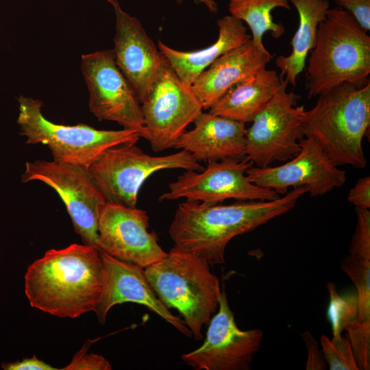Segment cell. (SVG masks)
Returning <instances> with one entry per match:
<instances>
[{
    "mask_svg": "<svg viewBox=\"0 0 370 370\" xmlns=\"http://www.w3.org/2000/svg\"><path fill=\"white\" fill-rule=\"evenodd\" d=\"M219 310L210 319L206 338L201 347L181 356L183 362L196 370H248L260 348L263 332L258 328H238L223 287Z\"/></svg>",
    "mask_w": 370,
    "mask_h": 370,
    "instance_id": "4fadbf2b",
    "label": "cell"
},
{
    "mask_svg": "<svg viewBox=\"0 0 370 370\" xmlns=\"http://www.w3.org/2000/svg\"><path fill=\"white\" fill-rule=\"evenodd\" d=\"M218 38L212 45L196 51H182L173 49L162 41L158 48L179 78L192 86L200 74L218 58L251 38L242 21L226 15L217 21Z\"/></svg>",
    "mask_w": 370,
    "mask_h": 370,
    "instance_id": "ffe728a7",
    "label": "cell"
},
{
    "mask_svg": "<svg viewBox=\"0 0 370 370\" xmlns=\"http://www.w3.org/2000/svg\"><path fill=\"white\" fill-rule=\"evenodd\" d=\"M306 73L308 98L345 83L362 87L369 82L370 36L353 16L330 8L317 28Z\"/></svg>",
    "mask_w": 370,
    "mask_h": 370,
    "instance_id": "3957f363",
    "label": "cell"
},
{
    "mask_svg": "<svg viewBox=\"0 0 370 370\" xmlns=\"http://www.w3.org/2000/svg\"><path fill=\"white\" fill-rule=\"evenodd\" d=\"M321 351L330 370H359L347 335L320 338Z\"/></svg>",
    "mask_w": 370,
    "mask_h": 370,
    "instance_id": "484cf974",
    "label": "cell"
},
{
    "mask_svg": "<svg viewBox=\"0 0 370 370\" xmlns=\"http://www.w3.org/2000/svg\"><path fill=\"white\" fill-rule=\"evenodd\" d=\"M193 123L173 148L189 152L199 162L247 157L245 123L209 112H201Z\"/></svg>",
    "mask_w": 370,
    "mask_h": 370,
    "instance_id": "d6986e66",
    "label": "cell"
},
{
    "mask_svg": "<svg viewBox=\"0 0 370 370\" xmlns=\"http://www.w3.org/2000/svg\"><path fill=\"white\" fill-rule=\"evenodd\" d=\"M141 108L145 139L156 152L173 147L204 110L192 87L179 78L164 57Z\"/></svg>",
    "mask_w": 370,
    "mask_h": 370,
    "instance_id": "9c48e42d",
    "label": "cell"
},
{
    "mask_svg": "<svg viewBox=\"0 0 370 370\" xmlns=\"http://www.w3.org/2000/svg\"><path fill=\"white\" fill-rule=\"evenodd\" d=\"M90 343L88 341L73 357L71 362L63 370H110V362L103 356L95 354H87Z\"/></svg>",
    "mask_w": 370,
    "mask_h": 370,
    "instance_id": "f1b7e54d",
    "label": "cell"
},
{
    "mask_svg": "<svg viewBox=\"0 0 370 370\" xmlns=\"http://www.w3.org/2000/svg\"><path fill=\"white\" fill-rule=\"evenodd\" d=\"M307 349V360L305 365L306 370H323L326 369V361L324 356L318 348L317 340L309 332L301 334Z\"/></svg>",
    "mask_w": 370,
    "mask_h": 370,
    "instance_id": "4dcf8cb0",
    "label": "cell"
},
{
    "mask_svg": "<svg viewBox=\"0 0 370 370\" xmlns=\"http://www.w3.org/2000/svg\"><path fill=\"white\" fill-rule=\"evenodd\" d=\"M336 5L349 12L366 32L370 30V0H334Z\"/></svg>",
    "mask_w": 370,
    "mask_h": 370,
    "instance_id": "f546056e",
    "label": "cell"
},
{
    "mask_svg": "<svg viewBox=\"0 0 370 370\" xmlns=\"http://www.w3.org/2000/svg\"><path fill=\"white\" fill-rule=\"evenodd\" d=\"M183 0H177L178 3H182ZM204 4L207 8L212 13L216 14L218 12V5L214 0H195Z\"/></svg>",
    "mask_w": 370,
    "mask_h": 370,
    "instance_id": "836d02e7",
    "label": "cell"
},
{
    "mask_svg": "<svg viewBox=\"0 0 370 370\" xmlns=\"http://www.w3.org/2000/svg\"><path fill=\"white\" fill-rule=\"evenodd\" d=\"M136 144L110 148L88 168L106 202L135 208L140 188L156 171L177 169L201 171L204 169L184 150L153 156L145 153Z\"/></svg>",
    "mask_w": 370,
    "mask_h": 370,
    "instance_id": "52a82bcc",
    "label": "cell"
},
{
    "mask_svg": "<svg viewBox=\"0 0 370 370\" xmlns=\"http://www.w3.org/2000/svg\"><path fill=\"white\" fill-rule=\"evenodd\" d=\"M102 262V292L95 312L104 324L114 306L125 302L138 304L149 308L180 333L191 337L184 320L173 314L159 299L151 287L145 269L100 251Z\"/></svg>",
    "mask_w": 370,
    "mask_h": 370,
    "instance_id": "2e32d148",
    "label": "cell"
},
{
    "mask_svg": "<svg viewBox=\"0 0 370 370\" xmlns=\"http://www.w3.org/2000/svg\"><path fill=\"white\" fill-rule=\"evenodd\" d=\"M300 146L299 153L284 164L249 168V180L282 195L289 188L307 187L311 197L325 195L344 184L346 172L331 162L312 137L303 138Z\"/></svg>",
    "mask_w": 370,
    "mask_h": 370,
    "instance_id": "5bb4252c",
    "label": "cell"
},
{
    "mask_svg": "<svg viewBox=\"0 0 370 370\" xmlns=\"http://www.w3.org/2000/svg\"><path fill=\"white\" fill-rule=\"evenodd\" d=\"M101 292V258L92 245L50 249L25 274V293L31 306L60 318L94 312Z\"/></svg>",
    "mask_w": 370,
    "mask_h": 370,
    "instance_id": "7a4b0ae2",
    "label": "cell"
},
{
    "mask_svg": "<svg viewBox=\"0 0 370 370\" xmlns=\"http://www.w3.org/2000/svg\"><path fill=\"white\" fill-rule=\"evenodd\" d=\"M272 58L264 47L251 38L218 58L191 87L203 109L209 110L232 87L266 69Z\"/></svg>",
    "mask_w": 370,
    "mask_h": 370,
    "instance_id": "ac0fdd59",
    "label": "cell"
},
{
    "mask_svg": "<svg viewBox=\"0 0 370 370\" xmlns=\"http://www.w3.org/2000/svg\"><path fill=\"white\" fill-rule=\"evenodd\" d=\"M282 81L275 71L264 69L232 87L209 112L244 123L251 122L273 98Z\"/></svg>",
    "mask_w": 370,
    "mask_h": 370,
    "instance_id": "44dd1931",
    "label": "cell"
},
{
    "mask_svg": "<svg viewBox=\"0 0 370 370\" xmlns=\"http://www.w3.org/2000/svg\"><path fill=\"white\" fill-rule=\"evenodd\" d=\"M370 125V82L345 83L321 94L305 114V136L312 137L337 166L365 169L362 139Z\"/></svg>",
    "mask_w": 370,
    "mask_h": 370,
    "instance_id": "277c9868",
    "label": "cell"
},
{
    "mask_svg": "<svg viewBox=\"0 0 370 370\" xmlns=\"http://www.w3.org/2000/svg\"><path fill=\"white\" fill-rule=\"evenodd\" d=\"M288 1L297 11L299 25L291 41V53L278 56L275 63L280 69L281 77L295 86L306 66L308 55L314 47L318 26L326 18L330 4L328 0Z\"/></svg>",
    "mask_w": 370,
    "mask_h": 370,
    "instance_id": "7402d4cb",
    "label": "cell"
},
{
    "mask_svg": "<svg viewBox=\"0 0 370 370\" xmlns=\"http://www.w3.org/2000/svg\"><path fill=\"white\" fill-rule=\"evenodd\" d=\"M347 200L356 206L365 209L370 208V177L360 178L354 186L350 189Z\"/></svg>",
    "mask_w": 370,
    "mask_h": 370,
    "instance_id": "1f68e13d",
    "label": "cell"
},
{
    "mask_svg": "<svg viewBox=\"0 0 370 370\" xmlns=\"http://www.w3.org/2000/svg\"><path fill=\"white\" fill-rule=\"evenodd\" d=\"M307 192V187H299L274 200L227 205L186 200L178 205L169 233L174 245L197 254L210 266L221 264L233 238L286 214Z\"/></svg>",
    "mask_w": 370,
    "mask_h": 370,
    "instance_id": "6da1fadb",
    "label": "cell"
},
{
    "mask_svg": "<svg viewBox=\"0 0 370 370\" xmlns=\"http://www.w3.org/2000/svg\"><path fill=\"white\" fill-rule=\"evenodd\" d=\"M147 278L167 308L177 309L196 341L219 308V281L197 254L174 245L159 261L145 268Z\"/></svg>",
    "mask_w": 370,
    "mask_h": 370,
    "instance_id": "5b68a950",
    "label": "cell"
},
{
    "mask_svg": "<svg viewBox=\"0 0 370 370\" xmlns=\"http://www.w3.org/2000/svg\"><path fill=\"white\" fill-rule=\"evenodd\" d=\"M327 288L330 295L328 315L332 325L334 337L342 335L345 328L358 319L357 296L342 297L336 291V285L329 282Z\"/></svg>",
    "mask_w": 370,
    "mask_h": 370,
    "instance_id": "d4e9b609",
    "label": "cell"
},
{
    "mask_svg": "<svg viewBox=\"0 0 370 370\" xmlns=\"http://www.w3.org/2000/svg\"><path fill=\"white\" fill-rule=\"evenodd\" d=\"M288 85L282 79L273 98L246 130L247 158L258 167L287 161L301 149L306 110L297 106L300 96L286 91Z\"/></svg>",
    "mask_w": 370,
    "mask_h": 370,
    "instance_id": "ba28073f",
    "label": "cell"
},
{
    "mask_svg": "<svg viewBox=\"0 0 370 370\" xmlns=\"http://www.w3.org/2000/svg\"><path fill=\"white\" fill-rule=\"evenodd\" d=\"M201 171L185 170L169 184V191L159 201L184 198L204 203H221L227 199L236 201H271L280 196L274 190L250 182L246 171L254 163L247 157L243 160L227 158L207 162Z\"/></svg>",
    "mask_w": 370,
    "mask_h": 370,
    "instance_id": "7c38bea8",
    "label": "cell"
},
{
    "mask_svg": "<svg viewBox=\"0 0 370 370\" xmlns=\"http://www.w3.org/2000/svg\"><path fill=\"white\" fill-rule=\"evenodd\" d=\"M359 369H370V321L356 319L345 330Z\"/></svg>",
    "mask_w": 370,
    "mask_h": 370,
    "instance_id": "4316f807",
    "label": "cell"
},
{
    "mask_svg": "<svg viewBox=\"0 0 370 370\" xmlns=\"http://www.w3.org/2000/svg\"><path fill=\"white\" fill-rule=\"evenodd\" d=\"M340 267L356 288L358 320L370 321V260L347 254L340 260Z\"/></svg>",
    "mask_w": 370,
    "mask_h": 370,
    "instance_id": "cb8c5ba5",
    "label": "cell"
},
{
    "mask_svg": "<svg viewBox=\"0 0 370 370\" xmlns=\"http://www.w3.org/2000/svg\"><path fill=\"white\" fill-rule=\"evenodd\" d=\"M17 123L20 134L28 145H47L53 160L88 169L110 148L136 143L141 138L133 130H97L87 124H57L49 121L42 112V102L20 96Z\"/></svg>",
    "mask_w": 370,
    "mask_h": 370,
    "instance_id": "8992f818",
    "label": "cell"
},
{
    "mask_svg": "<svg viewBox=\"0 0 370 370\" xmlns=\"http://www.w3.org/2000/svg\"><path fill=\"white\" fill-rule=\"evenodd\" d=\"M31 181H40L58 193L83 243L98 249V213L106 200L88 169L54 160L27 162L21 182Z\"/></svg>",
    "mask_w": 370,
    "mask_h": 370,
    "instance_id": "30bf717a",
    "label": "cell"
},
{
    "mask_svg": "<svg viewBox=\"0 0 370 370\" xmlns=\"http://www.w3.org/2000/svg\"><path fill=\"white\" fill-rule=\"evenodd\" d=\"M277 8L291 10L288 0H230V15L245 22L252 33L251 40L258 45L264 47V34L270 32L275 38L285 33L282 23L273 21L271 11Z\"/></svg>",
    "mask_w": 370,
    "mask_h": 370,
    "instance_id": "603a6c76",
    "label": "cell"
},
{
    "mask_svg": "<svg viewBox=\"0 0 370 370\" xmlns=\"http://www.w3.org/2000/svg\"><path fill=\"white\" fill-rule=\"evenodd\" d=\"M81 71L89 92V110L98 121H114L145 139L141 103L118 68L112 50L82 55Z\"/></svg>",
    "mask_w": 370,
    "mask_h": 370,
    "instance_id": "8fae6325",
    "label": "cell"
},
{
    "mask_svg": "<svg viewBox=\"0 0 370 370\" xmlns=\"http://www.w3.org/2000/svg\"><path fill=\"white\" fill-rule=\"evenodd\" d=\"M145 210L105 202L98 213V249L145 268L163 258L165 252L155 232H148Z\"/></svg>",
    "mask_w": 370,
    "mask_h": 370,
    "instance_id": "9a60e30c",
    "label": "cell"
},
{
    "mask_svg": "<svg viewBox=\"0 0 370 370\" xmlns=\"http://www.w3.org/2000/svg\"><path fill=\"white\" fill-rule=\"evenodd\" d=\"M356 225L349 246L348 255L370 260V210L356 208Z\"/></svg>",
    "mask_w": 370,
    "mask_h": 370,
    "instance_id": "83f0119b",
    "label": "cell"
},
{
    "mask_svg": "<svg viewBox=\"0 0 370 370\" xmlns=\"http://www.w3.org/2000/svg\"><path fill=\"white\" fill-rule=\"evenodd\" d=\"M1 367L5 370H57L50 365L34 356L31 358H24L14 362H3Z\"/></svg>",
    "mask_w": 370,
    "mask_h": 370,
    "instance_id": "d6a6232c",
    "label": "cell"
},
{
    "mask_svg": "<svg viewBox=\"0 0 370 370\" xmlns=\"http://www.w3.org/2000/svg\"><path fill=\"white\" fill-rule=\"evenodd\" d=\"M107 1L116 16L115 62L142 103L164 56L136 17L123 11L117 0Z\"/></svg>",
    "mask_w": 370,
    "mask_h": 370,
    "instance_id": "e0dca14e",
    "label": "cell"
}]
</instances>
